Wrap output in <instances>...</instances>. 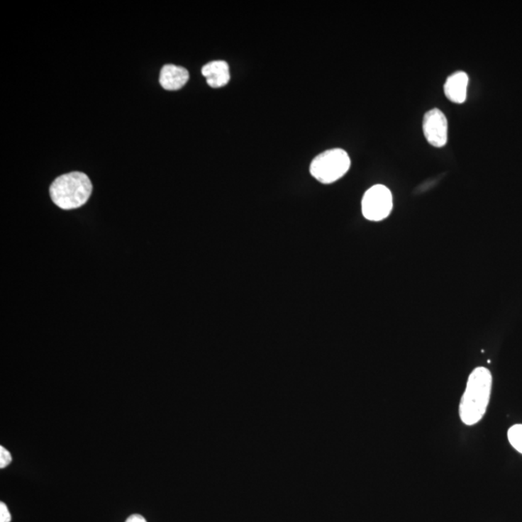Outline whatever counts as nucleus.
Returning a JSON list of instances; mask_svg holds the SVG:
<instances>
[{
	"mask_svg": "<svg viewBox=\"0 0 522 522\" xmlns=\"http://www.w3.org/2000/svg\"><path fill=\"white\" fill-rule=\"evenodd\" d=\"M492 388V375L484 367H476L468 377L460 399V417L466 426L476 425L486 414Z\"/></svg>",
	"mask_w": 522,
	"mask_h": 522,
	"instance_id": "obj_1",
	"label": "nucleus"
},
{
	"mask_svg": "<svg viewBox=\"0 0 522 522\" xmlns=\"http://www.w3.org/2000/svg\"><path fill=\"white\" fill-rule=\"evenodd\" d=\"M93 186L84 172H73L60 175L50 187L53 204L63 210L79 209L89 201Z\"/></svg>",
	"mask_w": 522,
	"mask_h": 522,
	"instance_id": "obj_2",
	"label": "nucleus"
},
{
	"mask_svg": "<svg viewBox=\"0 0 522 522\" xmlns=\"http://www.w3.org/2000/svg\"><path fill=\"white\" fill-rule=\"evenodd\" d=\"M350 165L348 152L340 148L330 149L313 160L310 172L319 182L331 184L345 177Z\"/></svg>",
	"mask_w": 522,
	"mask_h": 522,
	"instance_id": "obj_3",
	"label": "nucleus"
},
{
	"mask_svg": "<svg viewBox=\"0 0 522 522\" xmlns=\"http://www.w3.org/2000/svg\"><path fill=\"white\" fill-rule=\"evenodd\" d=\"M393 209V196L384 185H375L365 193L362 199V212L367 220L380 222L386 219Z\"/></svg>",
	"mask_w": 522,
	"mask_h": 522,
	"instance_id": "obj_4",
	"label": "nucleus"
},
{
	"mask_svg": "<svg viewBox=\"0 0 522 522\" xmlns=\"http://www.w3.org/2000/svg\"><path fill=\"white\" fill-rule=\"evenodd\" d=\"M423 132L431 145L443 148L448 143V119L440 110L433 109L423 116Z\"/></svg>",
	"mask_w": 522,
	"mask_h": 522,
	"instance_id": "obj_5",
	"label": "nucleus"
},
{
	"mask_svg": "<svg viewBox=\"0 0 522 522\" xmlns=\"http://www.w3.org/2000/svg\"><path fill=\"white\" fill-rule=\"evenodd\" d=\"M470 78L465 72H455L448 77L444 84V93L447 99L455 104H463L467 98Z\"/></svg>",
	"mask_w": 522,
	"mask_h": 522,
	"instance_id": "obj_6",
	"label": "nucleus"
},
{
	"mask_svg": "<svg viewBox=\"0 0 522 522\" xmlns=\"http://www.w3.org/2000/svg\"><path fill=\"white\" fill-rule=\"evenodd\" d=\"M202 76L213 89H220L228 84L231 79L230 66L223 60L212 61L201 69Z\"/></svg>",
	"mask_w": 522,
	"mask_h": 522,
	"instance_id": "obj_7",
	"label": "nucleus"
},
{
	"mask_svg": "<svg viewBox=\"0 0 522 522\" xmlns=\"http://www.w3.org/2000/svg\"><path fill=\"white\" fill-rule=\"evenodd\" d=\"M190 74L187 69L167 64L162 68L160 74V84L166 90H178L187 84Z\"/></svg>",
	"mask_w": 522,
	"mask_h": 522,
	"instance_id": "obj_8",
	"label": "nucleus"
},
{
	"mask_svg": "<svg viewBox=\"0 0 522 522\" xmlns=\"http://www.w3.org/2000/svg\"><path fill=\"white\" fill-rule=\"evenodd\" d=\"M508 439L510 444L518 452L522 454V425L513 426L508 431Z\"/></svg>",
	"mask_w": 522,
	"mask_h": 522,
	"instance_id": "obj_9",
	"label": "nucleus"
},
{
	"mask_svg": "<svg viewBox=\"0 0 522 522\" xmlns=\"http://www.w3.org/2000/svg\"><path fill=\"white\" fill-rule=\"evenodd\" d=\"M11 462H12V455L10 452L4 446H0V468L4 470L10 465Z\"/></svg>",
	"mask_w": 522,
	"mask_h": 522,
	"instance_id": "obj_10",
	"label": "nucleus"
},
{
	"mask_svg": "<svg viewBox=\"0 0 522 522\" xmlns=\"http://www.w3.org/2000/svg\"><path fill=\"white\" fill-rule=\"evenodd\" d=\"M12 519L7 506L4 502L0 503V522H10Z\"/></svg>",
	"mask_w": 522,
	"mask_h": 522,
	"instance_id": "obj_11",
	"label": "nucleus"
},
{
	"mask_svg": "<svg viewBox=\"0 0 522 522\" xmlns=\"http://www.w3.org/2000/svg\"><path fill=\"white\" fill-rule=\"evenodd\" d=\"M126 522H148L146 519L140 515H133L127 518Z\"/></svg>",
	"mask_w": 522,
	"mask_h": 522,
	"instance_id": "obj_12",
	"label": "nucleus"
}]
</instances>
